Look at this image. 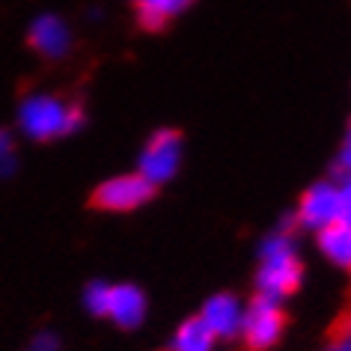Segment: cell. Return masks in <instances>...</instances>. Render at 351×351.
Wrapping results in <instances>:
<instances>
[{
    "mask_svg": "<svg viewBox=\"0 0 351 351\" xmlns=\"http://www.w3.org/2000/svg\"><path fill=\"white\" fill-rule=\"evenodd\" d=\"M86 125L81 101H66L54 93H27L15 108V128L30 143H51L77 134Z\"/></svg>",
    "mask_w": 351,
    "mask_h": 351,
    "instance_id": "cell-1",
    "label": "cell"
},
{
    "mask_svg": "<svg viewBox=\"0 0 351 351\" xmlns=\"http://www.w3.org/2000/svg\"><path fill=\"white\" fill-rule=\"evenodd\" d=\"M301 280H304V262L292 232L289 230L268 232L256 247V274H253L256 295L283 304L289 295L298 292Z\"/></svg>",
    "mask_w": 351,
    "mask_h": 351,
    "instance_id": "cell-2",
    "label": "cell"
},
{
    "mask_svg": "<svg viewBox=\"0 0 351 351\" xmlns=\"http://www.w3.org/2000/svg\"><path fill=\"white\" fill-rule=\"evenodd\" d=\"M286 333V313L280 301L256 295L253 301L244 304V319L239 339L247 351H274L283 342Z\"/></svg>",
    "mask_w": 351,
    "mask_h": 351,
    "instance_id": "cell-3",
    "label": "cell"
},
{
    "mask_svg": "<svg viewBox=\"0 0 351 351\" xmlns=\"http://www.w3.org/2000/svg\"><path fill=\"white\" fill-rule=\"evenodd\" d=\"M182 155H185V140L176 128H161L146 140L143 152L137 158V173L152 185H167L176 179L182 167Z\"/></svg>",
    "mask_w": 351,
    "mask_h": 351,
    "instance_id": "cell-4",
    "label": "cell"
},
{
    "mask_svg": "<svg viewBox=\"0 0 351 351\" xmlns=\"http://www.w3.org/2000/svg\"><path fill=\"white\" fill-rule=\"evenodd\" d=\"M152 197H155L152 182H146L140 173H122V176L104 179L101 185L93 191V206L99 208V212L128 215V212H137L140 206H146Z\"/></svg>",
    "mask_w": 351,
    "mask_h": 351,
    "instance_id": "cell-5",
    "label": "cell"
},
{
    "mask_svg": "<svg viewBox=\"0 0 351 351\" xmlns=\"http://www.w3.org/2000/svg\"><path fill=\"white\" fill-rule=\"evenodd\" d=\"M24 42H27V48L33 54H39L42 60H48V63H57V60L69 57L75 39H72V30H69L63 15L39 12L36 19H30Z\"/></svg>",
    "mask_w": 351,
    "mask_h": 351,
    "instance_id": "cell-6",
    "label": "cell"
},
{
    "mask_svg": "<svg viewBox=\"0 0 351 351\" xmlns=\"http://www.w3.org/2000/svg\"><path fill=\"white\" fill-rule=\"evenodd\" d=\"M295 223L310 232H322L324 226L337 223V182L330 179L313 182L298 199Z\"/></svg>",
    "mask_w": 351,
    "mask_h": 351,
    "instance_id": "cell-7",
    "label": "cell"
},
{
    "mask_svg": "<svg viewBox=\"0 0 351 351\" xmlns=\"http://www.w3.org/2000/svg\"><path fill=\"white\" fill-rule=\"evenodd\" d=\"M244 304L235 292H212L199 306V319L206 322V328L215 333L217 342L235 339L241 330V319H244Z\"/></svg>",
    "mask_w": 351,
    "mask_h": 351,
    "instance_id": "cell-8",
    "label": "cell"
},
{
    "mask_svg": "<svg viewBox=\"0 0 351 351\" xmlns=\"http://www.w3.org/2000/svg\"><path fill=\"white\" fill-rule=\"evenodd\" d=\"M149 315V298L137 283H110V298H108V313L119 330H137L146 324Z\"/></svg>",
    "mask_w": 351,
    "mask_h": 351,
    "instance_id": "cell-9",
    "label": "cell"
},
{
    "mask_svg": "<svg viewBox=\"0 0 351 351\" xmlns=\"http://www.w3.org/2000/svg\"><path fill=\"white\" fill-rule=\"evenodd\" d=\"M319 253L339 271H351V226L348 223H330L322 232H315Z\"/></svg>",
    "mask_w": 351,
    "mask_h": 351,
    "instance_id": "cell-10",
    "label": "cell"
},
{
    "mask_svg": "<svg viewBox=\"0 0 351 351\" xmlns=\"http://www.w3.org/2000/svg\"><path fill=\"white\" fill-rule=\"evenodd\" d=\"M170 351H217V339L199 315H188L185 322L176 324L170 337Z\"/></svg>",
    "mask_w": 351,
    "mask_h": 351,
    "instance_id": "cell-11",
    "label": "cell"
},
{
    "mask_svg": "<svg viewBox=\"0 0 351 351\" xmlns=\"http://www.w3.org/2000/svg\"><path fill=\"white\" fill-rule=\"evenodd\" d=\"M194 0H143L137 3V21L143 30H164L173 15L185 12Z\"/></svg>",
    "mask_w": 351,
    "mask_h": 351,
    "instance_id": "cell-12",
    "label": "cell"
},
{
    "mask_svg": "<svg viewBox=\"0 0 351 351\" xmlns=\"http://www.w3.org/2000/svg\"><path fill=\"white\" fill-rule=\"evenodd\" d=\"M108 298H110L108 280H90V283L81 289V306L93 319H104V313H108Z\"/></svg>",
    "mask_w": 351,
    "mask_h": 351,
    "instance_id": "cell-13",
    "label": "cell"
},
{
    "mask_svg": "<svg viewBox=\"0 0 351 351\" xmlns=\"http://www.w3.org/2000/svg\"><path fill=\"white\" fill-rule=\"evenodd\" d=\"M19 143H15L12 128L0 125V182H10L15 173H19Z\"/></svg>",
    "mask_w": 351,
    "mask_h": 351,
    "instance_id": "cell-14",
    "label": "cell"
},
{
    "mask_svg": "<svg viewBox=\"0 0 351 351\" xmlns=\"http://www.w3.org/2000/svg\"><path fill=\"white\" fill-rule=\"evenodd\" d=\"M333 176H337L333 182H346V179H351V128H348V134L342 137V143H339L337 161H333Z\"/></svg>",
    "mask_w": 351,
    "mask_h": 351,
    "instance_id": "cell-15",
    "label": "cell"
},
{
    "mask_svg": "<svg viewBox=\"0 0 351 351\" xmlns=\"http://www.w3.org/2000/svg\"><path fill=\"white\" fill-rule=\"evenodd\" d=\"M337 221L351 226V179L337 182Z\"/></svg>",
    "mask_w": 351,
    "mask_h": 351,
    "instance_id": "cell-16",
    "label": "cell"
},
{
    "mask_svg": "<svg viewBox=\"0 0 351 351\" xmlns=\"http://www.w3.org/2000/svg\"><path fill=\"white\" fill-rule=\"evenodd\" d=\"M322 351H351V319L342 324L337 337H330L328 342H324Z\"/></svg>",
    "mask_w": 351,
    "mask_h": 351,
    "instance_id": "cell-17",
    "label": "cell"
},
{
    "mask_svg": "<svg viewBox=\"0 0 351 351\" xmlns=\"http://www.w3.org/2000/svg\"><path fill=\"white\" fill-rule=\"evenodd\" d=\"M33 351H60V337L54 330H39L36 337L30 342Z\"/></svg>",
    "mask_w": 351,
    "mask_h": 351,
    "instance_id": "cell-18",
    "label": "cell"
},
{
    "mask_svg": "<svg viewBox=\"0 0 351 351\" xmlns=\"http://www.w3.org/2000/svg\"><path fill=\"white\" fill-rule=\"evenodd\" d=\"M134 3H143V0H134Z\"/></svg>",
    "mask_w": 351,
    "mask_h": 351,
    "instance_id": "cell-19",
    "label": "cell"
},
{
    "mask_svg": "<svg viewBox=\"0 0 351 351\" xmlns=\"http://www.w3.org/2000/svg\"><path fill=\"white\" fill-rule=\"evenodd\" d=\"M27 351H33V348H27Z\"/></svg>",
    "mask_w": 351,
    "mask_h": 351,
    "instance_id": "cell-20",
    "label": "cell"
}]
</instances>
